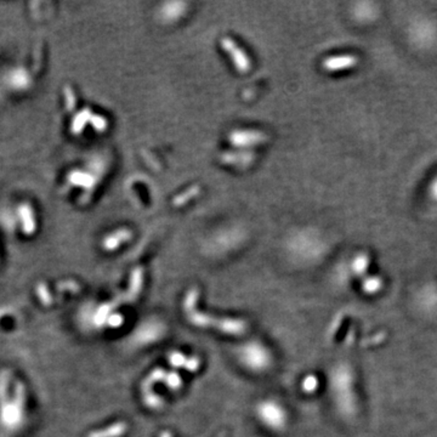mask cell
<instances>
[{
    "label": "cell",
    "mask_w": 437,
    "mask_h": 437,
    "mask_svg": "<svg viewBox=\"0 0 437 437\" xmlns=\"http://www.w3.org/2000/svg\"><path fill=\"white\" fill-rule=\"evenodd\" d=\"M198 290L191 289L184 300V310L187 319L191 323L200 328H215V330L228 335H242L247 330V323L243 319H216L197 310Z\"/></svg>",
    "instance_id": "obj_1"
},
{
    "label": "cell",
    "mask_w": 437,
    "mask_h": 437,
    "mask_svg": "<svg viewBox=\"0 0 437 437\" xmlns=\"http://www.w3.org/2000/svg\"><path fill=\"white\" fill-rule=\"evenodd\" d=\"M257 414L264 424H266L270 429L281 430L286 423V413L282 407L273 401H266L260 403Z\"/></svg>",
    "instance_id": "obj_2"
},
{
    "label": "cell",
    "mask_w": 437,
    "mask_h": 437,
    "mask_svg": "<svg viewBox=\"0 0 437 437\" xmlns=\"http://www.w3.org/2000/svg\"><path fill=\"white\" fill-rule=\"evenodd\" d=\"M220 43H222V49L227 52L228 56L231 57V61L233 62L238 72L246 73L251 70L252 63L249 57L244 50H242V47L237 45L236 41H232L228 36H225L222 38Z\"/></svg>",
    "instance_id": "obj_3"
},
{
    "label": "cell",
    "mask_w": 437,
    "mask_h": 437,
    "mask_svg": "<svg viewBox=\"0 0 437 437\" xmlns=\"http://www.w3.org/2000/svg\"><path fill=\"white\" fill-rule=\"evenodd\" d=\"M23 402H25V390H23V386L20 384L16 389L15 401L8 402L6 406L1 408V418L8 425L17 424L19 420L22 419Z\"/></svg>",
    "instance_id": "obj_4"
},
{
    "label": "cell",
    "mask_w": 437,
    "mask_h": 437,
    "mask_svg": "<svg viewBox=\"0 0 437 437\" xmlns=\"http://www.w3.org/2000/svg\"><path fill=\"white\" fill-rule=\"evenodd\" d=\"M268 140V136L257 130H237L230 134L232 145L238 147H251L262 144Z\"/></svg>",
    "instance_id": "obj_5"
},
{
    "label": "cell",
    "mask_w": 437,
    "mask_h": 437,
    "mask_svg": "<svg viewBox=\"0 0 437 437\" xmlns=\"http://www.w3.org/2000/svg\"><path fill=\"white\" fill-rule=\"evenodd\" d=\"M21 222V231L25 236H33L36 231V211L30 203H22L17 208Z\"/></svg>",
    "instance_id": "obj_6"
},
{
    "label": "cell",
    "mask_w": 437,
    "mask_h": 437,
    "mask_svg": "<svg viewBox=\"0 0 437 437\" xmlns=\"http://www.w3.org/2000/svg\"><path fill=\"white\" fill-rule=\"evenodd\" d=\"M8 84L17 92L26 90L31 87V76L22 68H15L8 74Z\"/></svg>",
    "instance_id": "obj_7"
},
{
    "label": "cell",
    "mask_w": 437,
    "mask_h": 437,
    "mask_svg": "<svg viewBox=\"0 0 437 437\" xmlns=\"http://www.w3.org/2000/svg\"><path fill=\"white\" fill-rule=\"evenodd\" d=\"M131 237H133L131 231L125 230V228L114 232L109 236L105 237V239L103 241V249L108 251V252H112L114 249L120 247L122 243L129 241Z\"/></svg>",
    "instance_id": "obj_8"
},
{
    "label": "cell",
    "mask_w": 437,
    "mask_h": 437,
    "mask_svg": "<svg viewBox=\"0 0 437 437\" xmlns=\"http://www.w3.org/2000/svg\"><path fill=\"white\" fill-rule=\"evenodd\" d=\"M67 180L71 185L79 186L85 190H90L95 186V178L93 175L89 174L87 171L83 170H72L67 176Z\"/></svg>",
    "instance_id": "obj_9"
},
{
    "label": "cell",
    "mask_w": 437,
    "mask_h": 437,
    "mask_svg": "<svg viewBox=\"0 0 437 437\" xmlns=\"http://www.w3.org/2000/svg\"><path fill=\"white\" fill-rule=\"evenodd\" d=\"M356 63L355 57L352 56H337L330 57L323 63L324 68L327 71H339L346 67H351Z\"/></svg>",
    "instance_id": "obj_10"
},
{
    "label": "cell",
    "mask_w": 437,
    "mask_h": 437,
    "mask_svg": "<svg viewBox=\"0 0 437 437\" xmlns=\"http://www.w3.org/2000/svg\"><path fill=\"white\" fill-rule=\"evenodd\" d=\"M170 365H174L176 368L184 367L186 370L195 372L200 367V361L197 359H187L186 356L182 355L180 352H173L169 355Z\"/></svg>",
    "instance_id": "obj_11"
},
{
    "label": "cell",
    "mask_w": 437,
    "mask_h": 437,
    "mask_svg": "<svg viewBox=\"0 0 437 437\" xmlns=\"http://www.w3.org/2000/svg\"><path fill=\"white\" fill-rule=\"evenodd\" d=\"M128 431V425L123 422L114 423L111 427L98 431H93L89 434L87 437H120L123 436L125 432Z\"/></svg>",
    "instance_id": "obj_12"
},
{
    "label": "cell",
    "mask_w": 437,
    "mask_h": 437,
    "mask_svg": "<svg viewBox=\"0 0 437 437\" xmlns=\"http://www.w3.org/2000/svg\"><path fill=\"white\" fill-rule=\"evenodd\" d=\"M93 116V112L89 108H84L82 111H79L76 117L72 119L71 123V133L74 135H79L82 133L87 122H90V118Z\"/></svg>",
    "instance_id": "obj_13"
},
{
    "label": "cell",
    "mask_w": 437,
    "mask_h": 437,
    "mask_svg": "<svg viewBox=\"0 0 437 437\" xmlns=\"http://www.w3.org/2000/svg\"><path fill=\"white\" fill-rule=\"evenodd\" d=\"M63 100H65V106L68 112H73L77 106V98L71 85H65L63 87Z\"/></svg>",
    "instance_id": "obj_14"
},
{
    "label": "cell",
    "mask_w": 437,
    "mask_h": 437,
    "mask_svg": "<svg viewBox=\"0 0 437 437\" xmlns=\"http://www.w3.org/2000/svg\"><path fill=\"white\" fill-rule=\"evenodd\" d=\"M90 123L98 133H103L108 128L107 119L105 118L103 116H100V114H93L92 118H90Z\"/></svg>",
    "instance_id": "obj_15"
},
{
    "label": "cell",
    "mask_w": 437,
    "mask_h": 437,
    "mask_svg": "<svg viewBox=\"0 0 437 437\" xmlns=\"http://www.w3.org/2000/svg\"><path fill=\"white\" fill-rule=\"evenodd\" d=\"M198 191H200V189H198V187H192V189H190V190H189V192L186 193V195L182 193V195H179V197H178L176 200H174L175 204H176V206H181V204H182L184 202H187L189 201V200H191V198H193V197H195V195H197V193H198Z\"/></svg>",
    "instance_id": "obj_16"
},
{
    "label": "cell",
    "mask_w": 437,
    "mask_h": 437,
    "mask_svg": "<svg viewBox=\"0 0 437 437\" xmlns=\"http://www.w3.org/2000/svg\"><path fill=\"white\" fill-rule=\"evenodd\" d=\"M36 294H38V297L41 299V301L47 305V303H52V295L50 293L47 292V287L44 286V284H41V286H38V288H36Z\"/></svg>",
    "instance_id": "obj_17"
},
{
    "label": "cell",
    "mask_w": 437,
    "mask_h": 437,
    "mask_svg": "<svg viewBox=\"0 0 437 437\" xmlns=\"http://www.w3.org/2000/svg\"><path fill=\"white\" fill-rule=\"evenodd\" d=\"M432 191H434V195H436L437 197V181L436 182H435V185H434V187H432Z\"/></svg>",
    "instance_id": "obj_18"
},
{
    "label": "cell",
    "mask_w": 437,
    "mask_h": 437,
    "mask_svg": "<svg viewBox=\"0 0 437 437\" xmlns=\"http://www.w3.org/2000/svg\"><path fill=\"white\" fill-rule=\"evenodd\" d=\"M160 437H171V436H170L169 432H164V434H162V436Z\"/></svg>",
    "instance_id": "obj_19"
}]
</instances>
